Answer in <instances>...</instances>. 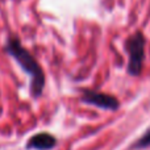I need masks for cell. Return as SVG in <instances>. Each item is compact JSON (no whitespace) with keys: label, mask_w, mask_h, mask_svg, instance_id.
I'll return each instance as SVG.
<instances>
[{"label":"cell","mask_w":150,"mask_h":150,"mask_svg":"<svg viewBox=\"0 0 150 150\" xmlns=\"http://www.w3.org/2000/svg\"><path fill=\"white\" fill-rule=\"evenodd\" d=\"M145 46L146 40L141 32L128 37L125 42V50L128 53V74L132 76H138L142 73L145 62Z\"/></svg>","instance_id":"2"},{"label":"cell","mask_w":150,"mask_h":150,"mask_svg":"<svg viewBox=\"0 0 150 150\" xmlns=\"http://www.w3.org/2000/svg\"><path fill=\"white\" fill-rule=\"evenodd\" d=\"M80 101L105 111H117L120 108V101L115 96L93 90H83Z\"/></svg>","instance_id":"3"},{"label":"cell","mask_w":150,"mask_h":150,"mask_svg":"<svg viewBox=\"0 0 150 150\" xmlns=\"http://www.w3.org/2000/svg\"><path fill=\"white\" fill-rule=\"evenodd\" d=\"M5 52L15 58V61L20 65L21 70L30 78V95L34 99L40 98L44 92L45 87V74L41 65L37 62V59L23 46L17 38H8L5 44Z\"/></svg>","instance_id":"1"},{"label":"cell","mask_w":150,"mask_h":150,"mask_svg":"<svg viewBox=\"0 0 150 150\" xmlns=\"http://www.w3.org/2000/svg\"><path fill=\"white\" fill-rule=\"evenodd\" d=\"M57 146V138L46 132L34 134L26 144V149L32 150H53Z\"/></svg>","instance_id":"4"},{"label":"cell","mask_w":150,"mask_h":150,"mask_svg":"<svg viewBox=\"0 0 150 150\" xmlns=\"http://www.w3.org/2000/svg\"><path fill=\"white\" fill-rule=\"evenodd\" d=\"M150 148V128L130 146L132 150H141V149H148Z\"/></svg>","instance_id":"5"}]
</instances>
